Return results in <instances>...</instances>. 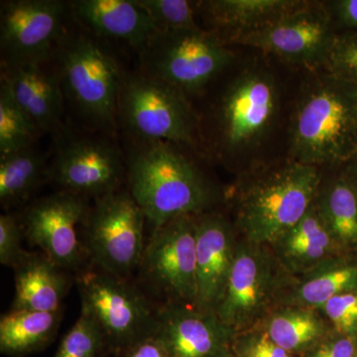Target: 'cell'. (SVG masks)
<instances>
[{
  "label": "cell",
  "instance_id": "6da1fadb",
  "mask_svg": "<svg viewBox=\"0 0 357 357\" xmlns=\"http://www.w3.org/2000/svg\"><path fill=\"white\" fill-rule=\"evenodd\" d=\"M183 147L128 138L126 185L153 229L174 218L206 213L215 203L211 183Z\"/></svg>",
  "mask_w": 357,
  "mask_h": 357
},
{
  "label": "cell",
  "instance_id": "7a4b0ae2",
  "mask_svg": "<svg viewBox=\"0 0 357 357\" xmlns=\"http://www.w3.org/2000/svg\"><path fill=\"white\" fill-rule=\"evenodd\" d=\"M109 44L72 22L53 63L66 103L84 128L116 137L119 93L128 70Z\"/></svg>",
  "mask_w": 357,
  "mask_h": 357
},
{
  "label": "cell",
  "instance_id": "3957f363",
  "mask_svg": "<svg viewBox=\"0 0 357 357\" xmlns=\"http://www.w3.org/2000/svg\"><path fill=\"white\" fill-rule=\"evenodd\" d=\"M314 74L294 110L292 160L319 168L357 159V86L324 70Z\"/></svg>",
  "mask_w": 357,
  "mask_h": 357
},
{
  "label": "cell",
  "instance_id": "277c9868",
  "mask_svg": "<svg viewBox=\"0 0 357 357\" xmlns=\"http://www.w3.org/2000/svg\"><path fill=\"white\" fill-rule=\"evenodd\" d=\"M280 91L269 70L249 67L223 86L204 115H198L201 147L229 159L261 144L278 114Z\"/></svg>",
  "mask_w": 357,
  "mask_h": 357
},
{
  "label": "cell",
  "instance_id": "5b68a950",
  "mask_svg": "<svg viewBox=\"0 0 357 357\" xmlns=\"http://www.w3.org/2000/svg\"><path fill=\"white\" fill-rule=\"evenodd\" d=\"M319 167L291 160L255 175L237 192V225L246 241L274 244L302 220L316 202Z\"/></svg>",
  "mask_w": 357,
  "mask_h": 357
},
{
  "label": "cell",
  "instance_id": "8992f818",
  "mask_svg": "<svg viewBox=\"0 0 357 357\" xmlns=\"http://www.w3.org/2000/svg\"><path fill=\"white\" fill-rule=\"evenodd\" d=\"M81 314L98 326L105 349L128 354L154 337L159 307L132 278L88 265L76 274Z\"/></svg>",
  "mask_w": 357,
  "mask_h": 357
},
{
  "label": "cell",
  "instance_id": "52a82bcc",
  "mask_svg": "<svg viewBox=\"0 0 357 357\" xmlns=\"http://www.w3.org/2000/svg\"><path fill=\"white\" fill-rule=\"evenodd\" d=\"M117 122L129 139L201 147L198 114L188 96L139 69L128 70L122 82Z\"/></svg>",
  "mask_w": 357,
  "mask_h": 357
},
{
  "label": "cell",
  "instance_id": "ba28073f",
  "mask_svg": "<svg viewBox=\"0 0 357 357\" xmlns=\"http://www.w3.org/2000/svg\"><path fill=\"white\" fill-rule=\"evenodd\" d=\"M138 57L141 72L185 96L208 88L236 60L229 45L204 28L155 32Z\"/></svg>",
  "mask_w": 357,
  "mask_h": 357
},
{
  "label": "cell",
  "instance_id": "9c48e42d",
  "mask_svg": "<svg viewBox=\"0 0 357 357\" xmlns=\"http://www.w3.org/2000/svg\"><path fill=\"white\" fill-rule=\"evenodd\" d=\"M146 217L128 189L95 199L83 227L89 264L132 278L144 252Z\"/></svg>",
  "mask_w": 357,
  "mask_h": 357
},
{
  "label": "cell",
  "instance_id": "30bf717a",
  "mask_svg": "<svg viewBox=\"0 0 357 357\" xmlns=\"http://www.w3.org/2000/svg\"><path fill=\"white\" fill-rule=\"evenodd\" d=\"M116 137L107 134L64 132L55 140L49 182L59 191L88 199L102 198L126 184V164Z\"/></svg>",
  "mask_w": 357,
  "mask_h": 357
},
{
  "label": "cell",
  "instance_id": "8fae6325",
  "mask_svg": "<svg viewBox=\"0 0 357 357\" xmlns=\"http://www.w3.org/2000/svg\"><path fill=\"white\" fill-rule=\"evenodd\" d=\"M138 275L163 304L195 307L197 297L196 215L174 218L160 227L145 245Z\"/></svg>",
  "mask_w": 357,
  "mask_h": 357
},
{
  "label": "cell",
  "instance_id": "7c38bea8",
  "mask_svg": "<svg viewBox=\"0 0 357 357\" xmlns=\"http://www.w3.org/2000/svg\"><path fill=\"white\" fill-rule=\"evenodd\" d=\"M337 32L325 2L306 1L260 29L237 35L227 45L257 49L316 73L324 70Z\"/></svg>",
  "mask_w": 357,
  "mask_h": 357
},
{
  "label": "cell",
  "instance_id": "4fadbf2b",
  "mask_svg": "<svg viewBox=\"0 0 357 357\" xmlns=\"http://www.w3.org/2000/svg\"><path fill=\"white\" fill-rule=\"evenodd\" d=\"M72 22L70 1H1V66L51 62Z\"/></svg>",
  "mask_w": 357,
  "mask_h": 357
},
{
  "label": "cell",
  "instance_id": "5bb4252c",
  "mask_svg": "<svg viewBox=\"0 0 357 357\" xmlns=\"http://www.w3.org/2000/svg\"><path fill=\"white\" fill-rule=\"evenodd\" d=\"M89 199L58 191L33 201L20 215L27 241L51 261L70 272L89 265L83 227Z\"/></svg>",
  "mask_w": 357,
  "mask_h": 357
},
{
  "label": "cell",
  "instance_id": "9a60e30c",
  "mask_svg": "<svg viewBox=\"0 0 357 357\" xmlns=\"http://www.w3.org/2000/svg\"><path fill=\"white\" fill-rule=\"evenodd\" d=\"M278 284V272L264 246L236 244L227 289L215 314L236 335L255 323L266 310Z\"/></svg>",
  "mask_w": 357,
  "mask_h": 357
},
{
  "label": "cell",
  "instance_id": "2e32d148",
  "mask_svg": "<svg viewBox=\"0 0 357 357\" xmlns=\"http://www.w3.org/2000/svg\"><path fill=\"white\" fill-rule=\"evenodd\" d=\"M153 338L171 357H231L236 335L215 312L162 304Z\"/></svg>",
  "mask_w": 357,
  "mask_h": 357
},
{
  "label": "cell",
  "instance_id": "e0dca14e",
  "mask_svg": "<svg viewBox=\"0 0 357 357\" xmlns=\"http://www.w3.org/2000/svg\"><path fill=\"white\" fill-rule=\"evenodd\" d=\"M0 83L8 89L13 100L42 135L54 140L64 132L66 100L53 60L46 63L1 66Z\"/></svg>",
  "mask_w": 357,
  "mask_h": 357
},
{
  "label": "cell",
  "instance_id": "ac0fdd59",
  "mask_svg": "<svg viewBox=\"0 0 357 357\" xmlns=\"http://www.w3.org/2000/svg\"><path fill=\"white\" fill-rule=\"evenodd\" d=\"M197 297L195 307L215 312L234 265L236 244L231 225L220 213L196 215Z\"/></svg>",
  "mask_w": 357,
  "mask_h": 357
},
{
  "label": "cell",
  "instance_id": "d6986e66",
  "mask_svg": "<svg viewBox=\"0 0 357 357\" xmlns=\"http://www.w3.org/2000/svg\"><path fill=\"white\" fill-rule=\"evenodd\" d=\"M70 9L75 24L107 43L126 45L138 56L156 32L135 0H75Z\"/></svg>",
  "mask_w": 357,
  "mask_h": 357
},
{
  "label": "cell",
  "instance_id": "ffe728a7",
  "mask_svg": "<svg viewBox=\"0 0 357 357\" xmlns=\"http://www.w3.org/2000/svg\"><path fill=\"white\" fill-rule=\"evenodd\" d=\"M305 0H208L199 14L211 31L227 45L230 39L260 29L304 6Z\"/></svg>",
  "mask_w": 357,
  "mask_h": 357
},
{
  "label": "cell",
  "instance_id": "44dd1931",
  "mask_svg": "<svg viewBox=\"0 0 357 357\" xmlns=\"http://www.w3.org/2000/svg\"><path fill=\"white\" fill-rule=\"evenodd\" d=\"M14 271V311L61 312L72 285V272L42 252H30Z\"/></svg>",
  "mask_w": 357,
  "mask_h": 357
},
{
  "label": "cell",
  "instance_id": "7402d4cb",
  "mask_svg": "<svg viewBox=\"0 0 357 357\" xmlns=\"http://www.w3.org/2000/svg\"><path fill=\"white\" fill-rule=\"evenodd\" d=\"M335 243L319 204L314 203L302 220L274 245L282 262L299 271L321 264L332 255Z\"/></svg>",
  "mask_w": 357,
  "mask_h": 357
},
{
  "label": "cell",
  "instance_id": "603a6c76",
  "mask_svg": "<svg viewBox=\"0 0 357 357\" xmlns=\"http://www.w3.org/2000/svg\"><path fill=\"white\" fill-rule=\"evenodd\" d=\"M62 311H14L0 319V351L10 356H23L50 344L61 325Z\"/></svg>",
  "mask_w": 357,
  "mask_h": 357
},
{
  "label": "cell",
  "instance_id": "cb8c5ba5",
  "mask_svg": "<svg viewBox=\"0 0 357 357\" xmlns=\"http://www.w3.org/2000/svg\"><path fill=\"white\" fill-rule=\"evenodd\" d=\"M48 156L33 146L0 157V204L6 210L26 203L49 181Z\"/></svg>",
  "mask_w": 357,
  "mask_h": 357
},
{
  "label": "cell",
  "instance_id": "d4e9b609",
  "mask_svg": "<svg viewBox=\"0 0 357 357\" xmlns=\"http://www.w3.org/2000/svg\"><path fill=\"white\" fill-rule=\"evenodd\" d=\"M266 333L279 347L292 354L321 340L325 325L314 310L297 307L275 314L268 323Z\"/></svg>",
  "mask_w": 357,
  "mask_h": 357
},
{
  "label": "cell",
  "instance_id": "484cf974",
  "mask_svg": "<svg viewBox=\"0 0 357 357\" xmlns=\"http://www.w3.org/2000/svg\"><path fill=\"white\" fill-rule=\"evenodd\" d=\"M318 204L337 243L357 245V191L351 181L338 178Z\"/></svg>",
  "mask_w": 357,
  "mask_h": 357
},
{
  "label": "cell",
  "instance_id": "4316f807",
  "mask_svg": "<svg viewBox=\"0 0 357 357\" xmlns=\"http://www.w3.org/2000/svg\"><path fill=\"white\" fill-rule=\"evenodd\" d=\"M356 290V265H342L314 274L296 289L290 301L296 306L314 309L323 307L335 296Z\"/></svg>",
  "mask_w": 357,
  "mask_h": 357
},
{
  "label": "cell",
  "instance_id": "83f0119b",
  "mask_svg": "<svg viewBox=\"0 0 357 357\" xmlns=\"http://www.w3.org/2000/svg\"><path fill=\"white\" fill-rule=\"evenodd\" d=\"M42 133L0 83V157L36 146Z\"/></svg>",
  "mask_w": 357,
  "mask_h": 357
},
{
  "label": "cell",
  "instance_id": "f1b7e54d",
  "mask_svg": "<svg viewBox=\"0 0 357 357\" xmlns=\"http://www.w3.org/2000/svg\"><path fill=\"white\" fill-rule=\"evenodd\" d=\"M146 11L156 32H177L202 28L197 21L199 1L135 0Z\"/></svg>",
  "mask_w": 357,
  "mask_h": 357
},
{
  "label": "cell",
  "instance_id": "f546056e",
  "mask_svg": "<svg viewBox=\"0 0 357 357\" xmlns=\"http://www.w3.org/2000/svg\"><path fill=\"white\" fill-rule=\"evenodd\" d=\"M105 349L102 333L96 324L81 314L66 333L54 357H96Z\"/></svg>",
  "mask_w": 357,
  "mask_h": 357
},
{
  "label": "cell",
  "instance_id": "4dcf8cb0",
  "mask_svg": "<svg viewBox=\"0 0 357 357\" xmlns=\"http://www.w3.org/2000/svg\"><path fill=\"white\" fill-rule=\"evenodd\" d=\"M323 70L357 86V32H337Z\"/></svg>",
  "mask_w": 357,
  "mask_h": 357
},
{
  "label": "cell",
  "instance_id": "1f68e13d",
  "mask_svg": "<svg viewBox=\"0 0 357 357\" xmlns=\"http://www.w3.org/2000/svg\"><path fill=\"white\" fill-rule=\"evenodd\" d=\"M25 236L20 217L6 213L0 215V263L3 266L15 269L30 252L22 246Z\"/></svg>",
  "mask_w": 357,
  "mask_h": 357
},
{
  "label": "cell",
  "instance_id": "d6a6232c",
  "mask_svg": "<svg viewBox=\"0 0 357 357\" xmlns=\"http://www.w3.org/2000/svg\"><path fill=\"white\" fill-rule=\"evenodd\" d=\"M321 307L340 335L357 331V290L335 296Z\"/></svg>",
  "mask_w": 357,
  "mask_h": 357
},
{
  "label": "cell",
  "instance_id": "836d02e7",
  "mask_svg": "<svg viewBox=\"0 0 357 357\" xmlns=\"http://www.w3.org/2000/svg\"><path fill=\"white\" fill-rule=\"evenodd\" d=\"M232 349L237 357H292L290 352L279 347L266 332L241 335L234 340Z\"/></svg>",
  "mask_w": 357,
  "mask_h": 357
},
{
  "label": "cell",
  "instance_id": "e575fe53",
  "mask_svg": "<svg viewBox=\"0 0 357 357\" xmlns=\"http://www.w3.org/2000/svg\"><path fill=\"white\" fill-rule=\"evenodd\" d=\"M337 31L357 32V0L325 2Z\"/></svg>",
  "mask_w": 357,
  "mask_h": 357
},
{
  "label": "cell",
  "instance_id": "d590c367",
  "mask_svg": "<svg viewBox=\"0 0 357 357\" xmlns=\"http://www.w3.org/2000/svg\"><path fill=\"white\" fill-rule=\"evenodd\" d=\"M356 344L351 335L326 340L312 352L310 357H356Z\"/></svg>",
  "mask_w": 357,
  "mask_h": 357
},
{
  "label": "cell",
  "instance_id": "8d00e7d4",
  "mask_svg": "<svg viewBox=\"0 0 357 357\" xmlns=\"http://www.w3.org/2000/svg\"><path fill=\"white\" fill-rule=\"evenodd\" d=\"M124 357H171L155 338H149L128 352Z\"/></svg>",
  "mask_w": 357,
  "mask_h": 357
},
{
  "label": "cell",
  "instance_id": "74e56055",
  "mask_svg": "<svg viewBox=\"0 0 357 357\" xmlns=\"http://www.w3.org/2000/svg\"><path fill=\"white\" fill-rule=\"evenodd\" d=\"M352 173H354V181H351V182L357 191V165L354 166V168H352Z\"/></svg>",
  "mask_w": 357,
  "mask_h": 357
},
{
  "label": "cell",
  "instance_id": "f35d334b",
  "mask_svg": "<svg viewBox=\"0 0 357 357\" xmlns=\"http://www.w3.org/2000/svg\"><path fill=\"white\" fill-rule=\"evenodd\" d=\"M356 357H357V354H356Z\"/></svg>",
  "mask_w": 357,
  "mask_h": 357
}]
</instances>
